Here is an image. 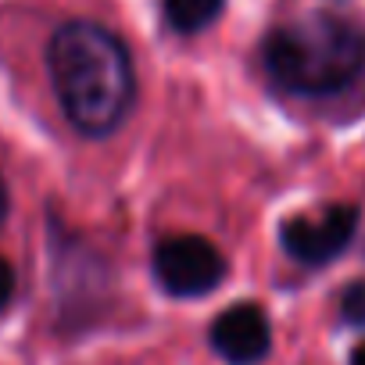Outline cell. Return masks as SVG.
Listing matches in <instances>:
<instances>
[{
  "label": "cell",
  "mask_w": 365,
  "mask_h": 365,
  "mask_svg": "<svg viewBox=\"0 0 365 365\" xmlns=\"http://www.w3.org/2000/svg\"><path fill=\"white\" fill-rule=\"evenodd\" d=\"M8 215H11V190H8V179H4V172H0V230H4Z\"/></svg>",
  "instance_id": "cell-10"
},
{
  "label": "cell",
  "mask_w": 365,
  "mask_h": 365,
  "mask_svg": "<svg viewBox=\"0 0 365 365\" xmlns=\"http://www.w3.org/2000/svg\"><path fill=\"white\" fill-rule=\"evenodd\" d=\"M226 0H161V19L179 36H197L219 22Z\"/></svg>",
  "instance_id": "cell-7"
},
{
  "label": "cell",
  "mask_w": 365,
  "mask_h": 365,
  "mask_svg": "<svg viewBox=\"0 0 365 365\" xmlns=\"http://www.w3.org/2000/svg\"><path fill=\"white\" fill-rule=\"evenodd\" d=\"M150 272H154V283L168 297L194 301V297H208L222 287V279L230 276V262L208 237L175 233V237H165L154 244Z\"/></svg>",
  "instance_id": "cell-4"
},
{
  "label": "cell",
  "mask_w": 365,
  "mask_h": 365,
  "mask_svg": "<svg viewBox=\"0 0 365 365\" xmlns=\"http://www.w3.org/2000/svg\"><path fill=\"white\" fill-rule=\"evenodd\" d=\"M47 255H51V290L58 308L61 333H79L101 312V297L108 290L101 255L76 237L68 226L47 215Z\"/></svg>",
  "instance_id": "cell-3"
},
{
  "label": "cell",
  "mask_w": 365,
  "mask_h": 365,
  "mask_svg": "<svg viewBox=\"0 0 365 365\" xmlns=\"http://www.w3.org/2000/svg\"><path fill=\"white\" fill-rule=\"evenodd\" d=\"M347 365H365V340L351 351V361H347Z\"/></svg>",
  "instance_id": "cell-11"
},
{
  "label": "cell",
  "mask_w": 365,
  "mask_h": 365,
  "mask_svg": "<svg viewBox=\"0 0 365 365\" xmlns=\"http://www.w3.org/2000/svg\"><path fill=\"white\" fill-rule=\"evenodd\" d=\"M212 351L230 365H258L272 351V322L262 304L237 301L222 308L208 329Z\"/></svg>",
  "instance_id": "cell-6"
},
{
  "label": "cell",
  "mask_w": 365,
  "mask_h": 365,
  "mask_svg": "<svg viewBox=\"0 0 365 365\" xmlns=\"http://www.w3.org/2000/svg\"><path fill=\"white\" fill-rule=\"evenodd\" d=\"M258 54L283 93L329 101L365 76V29L333 11H304L272 26Z\"/></svg>",
  "instance_id": "cell-2"
},
{
  "label": "cell",
  "mask_w": 365,
  "mask_h": 365,
  "mask_svg": "<svg viewBox=\"0 0 365 365\" xmlns=\"http://www.w3.org/2000/svg\"><path fill=\"white\" fill-rule=\"evenodd\" d=\"M47 79L65 122L86 140L115 136L136 108V68L125 40L93 19H68L47 36Z\"/></svg>",
  "instance_id": "cell-1"
},
{
  "label": "cell",
  "mask_w": 365,
  "mask_h": 365,
  "mask_svg": "<svg viewBox=\"0 0 365 365\" xmlns=\"http://www.w3.org/2000/svg\"><path fill=\"white\" fill-rule=\"evenodd\" d=\"M358 222H361L358 205L329 201L315 212H301V215L283 219L279 222V247L297 265L322 269L351 247V240L358 233Z\"/></svg>",
  "instance_id": "cell-5"
},
{
  "label": "cell",
  "mask_w": 365,
  "mask_h": 365,
  "mask_svg": "<svg viewBox=\"0 0 365 365\" xmlns=\"http://www.w3.org/2000/svg\"><path fill=\"white\" fill-rule=\"evenodd\" d=\"M15 297H19V272L4 255H0V315L15 304Z\"/></svg>",
  "instance_id": "cell-9"
},
{
  "label": "cell",
  "mask_w": 365,
  "mask_h": 365,
  "mask_svg": "<svg viewBox=\"0 0 365 365\" xmlns=\"http://www.w3.org/2000/svg\"><path fill=\"white\" fill-rule=\"evenodd\" d=\"M336 315L347 329H365V276L351 279L336 297Z\"/></svg>",
  "instance_id": "cell-8"
}]
</instances>
